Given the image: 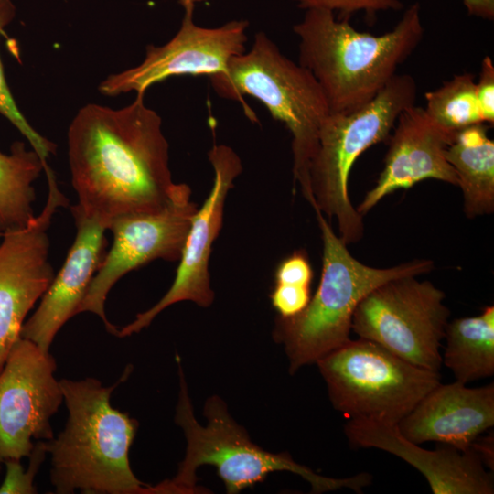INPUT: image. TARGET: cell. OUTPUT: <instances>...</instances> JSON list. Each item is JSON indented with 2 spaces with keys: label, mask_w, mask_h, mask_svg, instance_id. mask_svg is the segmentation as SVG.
I'll return each mask as SVG.
<instances>
[{
  "label": "cell",
  "mask_w": 494,
  "mask_h": 494,
  "mask_svg": "<svg viewBox=\"0 0 494 494\" xmlns=\"http://www.w3.org/2000/svg\"><path fill=\"white\" fill-rule=\"evenodd\" d=\"M67 144L76 206L107 227L116 217L162 209L177 185L162 119L146 106L145 92L119 109L82 106Z\"/></svg>",
  "instance_id": "cell-1"
},
{
  "label": "cell",
  "mask_w": 494,
  "mask_h": 494,
  "mask_svg": "<svg viewBox=\"0 0 494 494\" xmlns=\"http://www.w3.org/2000/svg\"><path fill=\"white\" fill-rule=\"evenodd\" d=\"M305 10L302 21L293 27L299 38L298 63L318 82L330 113H351L371 101L424 36L419 3L379 36L356 30L349 18H336L329 9Z\"/></svg>",
  "instance_id": "cell-2"
},
{
  "label": "cell",
  "mask_w": 494,
  "mask_h": 494,
  "mask_svg": "<svg viewBox=\"0 0 494 494\" xmlns=\"http://www.w3.org/2000/svg\"><path fill=\"white\" fill-rule=\"evenodd\" d=\"M59 382L68 420L56 439L45 441L56 493L154 494V486L132 471L129 450L138 424L111 405L117 384L105 387L94 378Z\"/></svg>",
  "instance_id": "cell-3"
},
{
  "label": "cell",
  "mask_w": 494,
  "mask_h": 494,
  "mask_svg": "<svg viewBox=\"0 0 494 494\" xmlns=\"http://www.w3.org/2000/svg\"><path fill=\"white\" fill-rule=\"evenodd\" d=\"M180 391L176 423L187 439V451L175 478L154 486V494H190L199 491L196 471L202 465H212L223 480L227 493L235 494L262 482L274 471H288L306 480L313 493L342 488L361 493L370 485L371 475L335 478L318 475L296 463L289 454L267 452L252 443L246 431L229 414L225 403L218 396L208 399L204 407L207 425L195 418L188 386L178 362Z\"/></svg>",
  "instance_id": "cell-4"
},
{
  "label": "cell",
  "mask_w": 494,
  "mask_h": 494,
  "mask_svg": "<svg viewBox=\"0 0 494 494\" xmlns=\"http://www.w3.org/2000/svg\"><path fill=\"white\" fill-rule=\"evenodd\" d=\"M323 243L319 285L303 311L278 317L274 337L284 344L290 373L319 359L350 339L354 311L371 290L401 276L424 274L431 260L416 259L389 268L366 265L354 258L320 211H315Z\"/></svg>",
  "instance_id": "cell-5"
},
{
  "label": "cell",
  "mask_w": 494,
  "mask_h": 494,
  "mask_svg": "<svg viewBox=\"0 0 494 494\" xmlns=\"http://www.w3.org/2000/svg\"><path fill=\"white\" fill-rule=\"evenodd\" d=\"M209 77L219 96L242 102L243 96H252L285 124L292 135L294 179L313 208L309 167L321 125L330 113L312 73L283 55L264 32H258L247 52L232 57L223 72Z\"/></svg>",
  "instance_id": "cell-6"
},
{
  "label": "cell",
  "mask_w": 494,
  "mask_h": 494,
  "mask_svg": "<svg viewBox=\"0 0 494 494\" xmlns=\"http://www.w3.org/2000/svg\"><path fill=\"white\" fill-rule=\"evenodd\" d=\"M417 84L409 74H396L369 102L348 113H329L318 136L309 167L313 209L338 222L340 239L359 242L362 216L352 206L348 181L358 157L369 147L387 141L399 114L415 103Z\"/></svg>",
  "instance_id": "cell-7"
},
{
  "label": "cell",
  "mask_w": 494,
  "mask_h": 494,
  "mask_svg": "<svg viewBox=\"0 0 494 494\" xmlns=\"http://www.w3.org/2000/svg\"><path fill=\"white\" fill-rule=\"evenodd\" d=\"M316 363L334 408L349 420L398 424L441 382L440 372L414 366L361 338H350Z\"/></svg>",
  "instance_id": "cell-8"
},
{
  "label": "cell",
  "mask_w": 494,
  "mask_h": 494,
  "mask_svg": "<svg viewBox=\"0 0 494 494\" xmlns=\"http://www.w3.org/2000/svg\"><path fill=\"white\" fill-rule=\"evenodd\" d=\"M445 293L415 275L391 279L357 306L351 330L403 360L439 372L441 342L450 315Z\"/></svg>",
  "instance_id": "cell-9"
},
{
  "label": "cell",
  "mask_w": 494,
  "mask_h": 494,
  "mask_svg": "<svg viewBox=\"0 0 494 494\" xmlns=\"http://www.w3.org/2000/svg\"><path fill=\"white\" fill-rule=\"evenodd\" d=\"M197 209L190 187L177 183L162 209L113 219L107 227L113 233V245L94 274L77 315H97L106 330L117 337L119 329L109 322L104 311L110 290L124 274L154 260L179 261Z\"/></svg>",
  "instance_id": "cell-10"
},
{
  "label": "cell",
  "mask_w": 494,
  "mask_h": 494,
  "mask_svg": "<svg viewBox=\"0 0 494 494\" xmlns=\"http://www.w3.org/2000/svg\"><path fill=\"white\" fill-rule=\"evenodd\" d=\"M56 361L49 351L20 338L0 370V470L29 456L32 439L50 440L52 415L63 401Z\"/></svg>",
  "instance_id": "cell-11"
},
{
  "label": "cell",
  "mask_w": 494,
  "mask_h": 494,
  "mask_svg": "<svg viewBox=\"0 0 494 494\" xmlns=\"http://www.w3.org/2000/svg\"><path fill=\"white\" fill-rule=\"evenodd\" d=\"M48 194L42 211L24 227L8 230L0 242V370L21 338L28 312L54 279L48 230L53 215L69 201L48 162L43 164Z\"/></svg>",
  "instance_id": "cell-12"
},
{
  "label": "cell",
  "mask_w": 494,
  "mask_h": 494,
  "mask_svg": "<svg viewBox=\"0 0 494 494\" xmlns=\"http://www.w3.org/2000/svg\"><path fill=\"white\" fill-rule=\"evenodd\" d=\"M194 6L185 8L177 34L165 45H149L137 66L106 77L101 93L116 96L145 92L153 84L178 75H207L226 70L229 60L245 51V20L230 21L218 27H203L193 21Z\"/></svg>",
  "instance_id": "cell-13"
},
{
  "label": "cell",
  "mask_w": 494,
  "mask_h": 494,
  "mask_svg": "<svg viewBox=\"0 0 494 494\" xmlns=\"http://www.w3.org/2000/svg\"><path fill=\"white\" fill-rule=\"evenodd\" d=\"M213 172V183L203 205L198 208L179 259L175 279L165 295L151 308L136 315L134 320L118 330L124 338L138 333L171 305L191 301L201 307L214 300L209 263L212 245L222 227L225 201L234 180L242 170V160L229 145H213L208 153Z\"/></svg>",
  "instance_id": "cell-14"
},
{
  "label": "cell",
  "mask_w": 494,
  "mask_h": 494,
  "mask_svg": "<svg viewBox=\"0 0 494 494\" xmlns=\"http://www.w3.org/2000/svg\"><path fill=\"white\" fill-rule=\"evenodd\" d=\"M391 133L384 166L374 187L356 209L362 216L392 192L410 188L425 179L457 186V177L445 151L456 134L438 126L423 107L405 108Z\"/></svg>",
  "instance_id": "cell-15"
},
{
  "label": "cell",
  "mask_w": 494,
  "mask_h": 494,
  "mask_svg": "<svg viewBox=\"0 0 494 494\" xmlns=\"http://www.w3.org/2000/svg\"><path fill=\"white\" fill-rule=\"evenodd\" d=\"M351 446L378 448L392 454L417 469L434 494H492L493 473L484 468L473 450L461 451L443 445L435 450L419 446L399 431L397 424L349 420L344 428Z\"/></svg>",
  "instance_id": "cell-16"
},
{
  "label": "cell",
  "mask_w": 494,
  "mask_h": 494,
  "mask_svg": "<svg viewBox=\"0 0 494 494\" xmlns=\"http://www.w3.org/2000/svg\"><path fill=\"white\" fill-rule=\"evenodd\" d=\"M76 236L65 262L41 297L33 315L24 323L21 338L49 351L59 330L77 315V310L99 269L107 244V225L84 214L76 205L70 207Z\"/></svg>",
  "instance_id": "cell-17"
},
{
  "label": "cell",
  "mask_w": 494,
  "mask_h": 494,
  "mask_svg": "<svg viewBox=\"0 0 494 494\" xmlns=\"http://www.w3.org/2000/svg\"><path fill=\"white\" fill-rule=\"evenodd\" d=\"M493 425V383L468 388L455 381L437 384L397 427L415 444L437 442L467 451L475 439Z\"/></svg>",
  "instance_id": "cell-18"
},
{
  "label": "cell",
  "mask_w": 494,
  "mask_h": 494,
  "mask_svg": "<svg viewBox=\"0 0 494 494\" xmlns=\"http://www.w3.org/2000/svg\"><path fill=\"white\" fill-rule=\"evenodd\" d=\"M489 126L478 124L458 131L445 151L457 177L467 218L494 211V142L488 136Z\"/></svg>",
  "instance_id": "cell-19"
},
{
  "label": "cell",
  "mask_w": 494,
  "mask_h": 494,
  "mask_svg": "<svg viewBox=\"0 0 494 494\" xmlns=\"http://www.w3.org/2000/svg\"><path fill=\"white\" fill-rule=\"evenodd\" d=\"M442 363L456 381L467 384L494 374V306H488L475 317L448 322Z\"/></svg>",
  "instance_id": "cell-20"
},
{
  "label": "cell",
  "mask_w": 494,
  "mask_h": 494,
  "mask_svg": "<svg viewBox=\"0 0 494 494\" xmlns=\"http://www.w3.org/2000/svg\"><path fill=\"white\" fill-rule=\"evenodd\" d=\"M43 161L32 148L16 141L8 154L0 151V232L26 226L33 218V183L44 171Z\"/></svg>",
  "instance_id": "cell-21"
},
{
  "label": "cell",
  "mask_w": 494,
  "mask_h": 494,
  "mask_svg": "<svg viewBox=\"0 0 494 494\" xmlns=\"http://www.w3.org/2000/svg\"><path fill=\"white\" fill-rule=\"evenodd\" d=\"M426 114L444 130L456 134L468 126L485 124L470 73L455 75L441 87L425 93Z\"/></svg>",
  "instance_id": "cell-22"
},
{
  "label": "cell",
  "mask_w": 494,
  "mask_h": 494,
  "mask_svg": "<svg viewBox=\"0 0 494 494\" xmlns=\"http://www.w3.org/2000/svg\"><path fill=\"white\" fill-rule=\"evenodd\" d=\"M16 8L11 0H0V36L12 22ZM0 114L6 118L28 141L31 147L39 155L43 161H48L49 156L56 151V145L39 134L27 122L7 85L4 67L0 59Z\"/></svg>",
  "instance_id": "cell-23"
},
{
  "label": "cell",
  "mask_w": 494,
  "mask_h": 494,
  "mask_svg": "<svg viewBox=\"0 0 494 494\" xmlns=\"http://www.w3.org/2000/svg\"><path fill=\"white\" fill-rule=\"evenodd\" d=\"M302 9L322 7L338 12V18H349L356 12L363 11L367 18L373 20L377 12L400 10L403 4L400 0H296Z\"/></svg>",
  "instance_id": "cell-24"
},
{
  "label": "cell",
  "mask_w": 494,
  "mask_h": 494,
  "mask_svg": "<svg viewBox=\"0 0 494 494\" xmlns=\"http://www.w3.org/2000/svg\"><path fill=\"white\" fill-rule=\"evenodd\" d=\"M47 453L45 441L38 442L29 457V467L24 470L20 460H10L5 463L6 474L0 486V493H35L34 477Z\"/></svg>",
  "instance_id": "cell-25"
},
{
  "label": "cell",
  "mask_w": 494,
  "mask_h": 494,
  "mask_svg": "<svg viewBox=\"0 0 494 494\" xmlns=\"http://www.w3.org/2000/svg\"><path fill=\"white\" fill-rule=\"evenodd\" d=\"M270 297L279 316L289 317L297 315L307 306L311 298L310 287L274 284Z\"/></svg>",
  "instance_id": "cell-26"
},
{
  "label": "cell",
  "mask_w": 494,
  "mask_h": 494,
  "mask_svg": "<svg viewBox=\"0 0 494 494\" xmlns=\"http://www.w3.org/2000/svg\"><path fill=\"white\" fill-rule=\"evenodd\" d=\"M313 272L307 255L304 251H295L284 259L274 274V284L309 286Z\"/></svg>",
  "instance_id": "cell-27"
},
{
  "label": "cell",
  "mask_w": 494,
  "mask_h": 494,
  "mask_svg": "<svg viewBox=\"0 0 494 494\" xmlns=\"http://www.w3.org/2000/svg\"><path fill=\"white\" fill-rule=\"evenodd\" d=\"M476 91L484 123L492 125L494 123V65L489 56H486L481 62Z\"/></svg>",
  "instance_id": "cell-28"
},
{
  "label": "cell",
  "mask_w": 494,
  "mask_h": 494,
  "mask_svg": "<svg viewBox=\"0 0 494 494\" xmlns=\"http://www.w3.org/2000/svg\"><path fill=\"white\" fill-rule=\"evenodd\" d=\"M493 441L492 435L484 436L483 438L478 436L470 447L479 456L483 464L489 469L491 468V470L494 467Z\"/></svg>",
  "instance_id": "cell-29"
},
{
  "label": "cell",
  "mask_w": 494,
  "mask_h": 494,
  "mask_svg": "<svg viewBox=\"0 0 494 494\" xmlns=\"http://www.w3.org/2000/svg\"><path fill=\"white\" fill-rule=\"evenodd\" d=\"M468 14L482 19L493 20L494 0H462Z\"/></svg>",
  "instance_id": "cell-30"
},
{
  "label": "cell",
  "mask_w": 494,
  "mask_h": 494,
  "mask_svg": "<svg viewBox=\"0 0 494 494\" xmlns=\"http://www.w3.org/2000/svg\"><path fill=\"white\" fill-rule=\"evenodd\" d=\"M204 0H178L179 4L185 8L194 6L196 3L201 2Z\"/></svg>",
  "instance_id": "cell-31"
},
{
  "label": "cell",
  "mask_w": 494,
  "mask_h": 494,
  "mask_svg": "<svg viewBox=\"0 0 494 494\" xmlns=\"http://www.w3.org/2000/svg\"><path fill=\"white\" fill-rule=\"evenodd\" d=\"M0 235H1V232H0Z\"/></svg>",
  "instance_id": "cell-32"
}]
</instances>
